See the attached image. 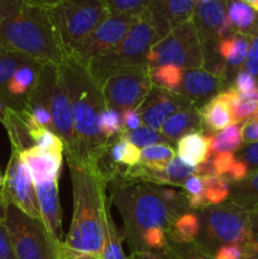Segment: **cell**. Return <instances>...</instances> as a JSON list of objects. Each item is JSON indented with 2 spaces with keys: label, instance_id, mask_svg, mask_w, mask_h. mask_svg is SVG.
<instances>
[{
  "label": "cell",
  "instance_id": "obj_23",
  "mask_svg": "<svg viewBox=\"0 0 258 259\" xmlns=\"http://www.w3.org/2000/svg\"><path fill=\"white\" fill-rule=\"evenodd\" d=\"M227 20L233 33L250 35L258 29V12L242 0H225Z\"/></svg>",
  "mask_w": 258,
  "mask_h": 259
},
{
  "label": "cell",
  "instance_id": "obj_3",
  "mask_svg": "<svg viewBox=\"0 0 258 259\" xmlns=\"http://www.w3.org/2000/svg\"><path fill=\"white\" fill-rule=\"evenodd\" d=\"M0 50L22 53L42 65L65 58L48 13L20 0H0Z\"/></svg>",
  "mask_w": 258,
  "mask_h": 259
},
{
  "label": "cell",
  "instance_id": "obj_43",
  "mask_svg": "<svg viewBox=\"0 0 258 259\" xmlns=\"http://www.w3.org/2000/svg\"><path fill=\"white\" fill-rule=\"evenodd\" d=\"M52 240H53V247H55L56 258L57 259H96L98 258V255L72 249V248L67 247L62 240H56L53 239V238Z\"/></svg>",
  "mask_w": 258,
  "mask_h": 259
},
{
  "label": "cell",
  "instance_id": "obj_56",
  "mask_svg": "<svg viewBox=\"0 0 258 259\" xmlns=\"http://www.w3.org/2000/svg\"><path fill=\"white\" fill-rule=\"evenodd\" d=\"M249 259H258V249H257V252H255L254 254H253L252 257H250Z\"/></svg>",
  "mask_w": 258,
  "mask_h": 259
},
{
  "label": "cell",
  "instance_id": "obj_12",
  "mask_svg": "<svg viewBox=\"0 0 258 259\" xmlns=\"http://www.w3.org/2000/svg\"><path fill=\"white\" fill-rule=\"evenodd\" d=\"M138 20L139 18L129 15L109 14L68 56L86 65L111 52Z\"/></svg>",
  "mask_w": 258,
  "mask_h": 259
},
{
  "label": "cell",
  "instance_id": "obj_10",
  "mask_svg": "<svg viewBox=\"0 0 258 259\" xmlns=\"http://www.w3.org/2000/svg\"><path fill=\"white\" fill-rule=\"evenodd\" d=\"M4 223L17 259H47L51 238L42 220L28 217L14 205H7Z\"/></svg>",
  "mask_w": 258,
  "mask_h": 259
},
{
  "label": "cell",
  "instance_id": "obj_57",
  "mask_svg": "<svg viewBox=\"0 0 258 259\" xmlns=\"http://www.w3.org/2000/svg\"><path fill=\"white\" fill-rule=\"evenodd\" d=\"M96 259H101V258H100V257H98V258H96Z\"/></svg>",
  "mask_w": 258,
  "mask_h": 259
},
{
  "label": "cell",
  "instance_id": "obj_37",
  "mask_svg": "<svg viewBox=\"0 0 258 259\" xmlns=\"http://www.w3.org/2000/svg\"><path fill=\"white\" fill-rule=\"evenodd\" d=\"M109 14L141 18L151 0H101Z\"/></svg>",
  "mask_w": 258,
  "mask_h": 259
},
{
  "label": "cell",
  "instance_id": "obj_18",
  "mask_svg": "<svg viewBox=\"0 0 258 259\" xmlns=\"http://www.w3.org/2000/svg\"><path fill=\"white\" fill-rule=\"evenodd\" d=\"M20 158L27 166L34 185L48 184L60 177L62 154L30 147L20 152Z\"/></svg>",
  "mask_w": 258,
  "mask_h": 259
},
{
  "label": "cell",
  "instance_id": "obj_53",
  "mask_svg": "<svg viewBox=\"0 0 258 259\" xmlns=\"http://www.w3.org/2000/svg\"><path fill=\"white\" fill-rule=\"evenodd\" d=\"M51 238V237H50ZM47 259H57L56 258V253H55V247H53V240L51 238V248H50V253H48Z\"/></svg>",
  "mask_w": 258,
  "mask_h": 259
},
{
  "label": "cell",
  "instance_id": "obj_45",
  "mask_svg": "<svg viewBox=\"0 0 258 259\" xmlns=\"http://www.w3.org/2000/svg\"><path fill=\"white\" fill-rule=\"evenodd\" d=\"M210 157H211L212 159V166H214L217 176H225V175L229 172L230 167H232V164L234 163L235 161V154L227 153V152H224V153L212 154V156Z\"/></svg>",
  "mask_w": 258,
  "mask_h": 259
},
{
  "label": "cell",
  "instance_id": "obj_14",
  "mask_svg": "<svg viewBox=\"0 0 258 259\" xmlns=\"http://www.w3.org/2000/svg\"><path fill=\"white\" fill-rule=\"evenodd\" d=\"M196 0H151L141 15L156 30L159 39L191 20Z\"/></svg>",
  "mask_w": 258,
  "mask_h": 259
},
{
  "label": "cell",
  "instance_id": "obj_42",
  "mask_svg": "<svg viewBox=\"0 0 258 259\" xmlns=\"http://www.w3.org/2000/svg\"><path fill=\"white\" fill-rule=\"evenodd\" d=\"M235 158L242 161L247 166L249 174L258 171V142L240 147V151L238 152Z\"/></svg>",
  "mask_w": 258,
  "mask_h": 259
},
{
  "label": "cell",
  "instance_id": "obj_4",
  "mask_svg": "<svg viewBox=\"0 0 258 259\" xmlns=\"http://www.w3.org/2000/svg\"><path fill=\"white\" fill-rule=\"evenodd\" d=\"M111 202L123 218V235L132 253L143 252V235L152 229H169L182 215L161 196L158 185L132 180L113 182Z\"/></svg>",
  "mask_w": 258,
  "mask_h": 259
},
{
  "label": "cell",
  "instance_id": "obj_31",
  "mask_svg": "<svg viewBox=\"0 0 258 259\" xmlns=\"http://www.w3.org/2000/svg\"><path fill=\"white\" fill-rule=\"evenodd\" d=\"M174 157H176V151L169 143L152 144L141 149V164L152 171H163Z\"/></svg>",
  "mask_w": 258,
  "mask_h": 259
},
{
  "label": "cell",
  "instance_id": "obj_8",
  "mask_svg": "<svg viewBox=\"0 0 258 259\" xmlns=\"http://www.w3.org/2000/svg\"><path fill=\"white\" fill-rule=\"evenodd\" d=\"M27 101L39 103L47 108L52 119L53 133L57 134L65 144L66 157L71 156L75 148L72 114L70 101L61 82L57 63L42 66L34 88L25 99Z\"/></svg>",
  "mask_w": 258,
  "mask_h": 259
},
{
  "label": "cell",
  "instance_id": "obj_48",
  "mask_svg": "<svg viewBox=\"0 0 258 259\" xmlns=\"http://www.w3.org/2000/svg\"><path fill=\"white\" fill-rule=\"evenodd\" d=\"M121 120H123V131L126 132L136 131L139 126L143 125L141 114H139V111L137 109L121 111Z\"/></svg>",
  "mask_w": 258,
  "mask_h": 259
},
{
  "label": "cell",
  "instance_id": "obj_32",
  "mask_svg": "<svg viewBox=\"0 0 258 259\" xmlns=\"http://www.w3.org/2000/svg\"><path fill=\"white\" fill-rule=\"evenodd\" d=\"M207 206L224 204L230 197V182L224 176L202 177Z\"/></svg>",
  "mask_w": 258,
  "mask_h": 259
},
{
  "label": "cell",
  "instance_id": "obj_11",
  "mask_svg": "<svg viewBox=\"0 0 258 259\" xmlns=\"http://www.w3.org/2000/svg\"><path fill=\"white\" fill-rule=\"evenodd\" d=\"M0 199L5 205H14L33 219H40L35 186L27 166L20 158V152L12 148L4 175Z\"/></svg>",
  "mask_w": 258,
  "mask_h": 259
},
{
  "label": "cell",
  "instance_id": "obj_35",
  "mask_svg": "<svg viewBox=\"0 0 258 259\" xmlns=\"http://www.w3.org/2000/svg\"><path fill=\"white\" fill-rule=\"evenodd\" d=\"M161 252L167 259H214L195 242L179 244L168 240L166 248Z\"/></svg>",
  "mask_w": 258,
  "mask_h": 259
},
{
  "label": "cell",
  "instance_id": "obj_34",
  "mask_svg": "<svg viewBox=\"0 0 258 259\" xmlns=\"http://www.w3.org/2000/svg\"><path fill=\"white\" fill-rule=\"evenodd\" d=\"M119 137L141 149L144 148V147L152 146V144L168 143V141L162 136L161 132L154 131V129L149 128V126L144 125V124L139 126L138 129H136V131H123L119 134Z\"/></svg>",
  "mask_w": 258,
  "mask_h": 259
},
{
  "label": "cell",
  "instance_id": "obj_1",
  "mask_svg": "<svg viewBox=\"0 0 258 259\" xmlns=\"http://www.w3.org/2000/svg\"><path fill=\"white\" fill-rule=\"evenodd\" d=\"M61 82L72 114L75 148L67 162L99 172V162L106 154L110 139L100 132L99 120L106 108L103 91L88 68L76 58L66 56L57 63Z\"/></svg>",
  "mask_w": 258,
  "mask_h": 259
},
{
  "label": "cell",
  "instance_id": "obj_44",
  "mask_svg": "<svg viewBox=\"0 0 258 259\" xmlns=\"http://www.w3.org/2000/svg\"><path fill=\"white\" fill-rule=\"evenodd\" d=\"M233 88L238 91L239 94H247L250 91H254L258 89V83L255 78L250 75L249 72L243 68L239 72L235 75L234 80H233Z\"/></svg>",
  "mask_w": 258,
  "mask_h": 259
},
{
  "label": "cell",
  "instance_id": "obj_17",
  "mask_svg": "<svg viewBox=\"0 0 258 259\" xmlns=\"http://www.w3.org/2000/svg\"><path fill=\"white\" fill-rule=\"evenodd\" d=\"M39 205L40 219L48 235L61 240L62 235V207L58 192V180L43 185H34Z\"/></svg>",
  "mask_w": 258,
  "mask_h": 259
},
{
  "label": "cell",
  "instance_id": "obj_49",
  "mask_svg": "<svg viewBox=\"0 0 258 259\" xmlns=\"http://www.w3.org/2000/svg\"><path fill=\"white\" fill-rule=\"evenodd\" d=\"M214 259H244V253L240 245L228 244L223 245L214 254Z\"/></svg>",
  "mask_w": 258,
  "mask_h": 259
},
{
  "label": "cell",
  "instance_id": "obj_38",
  "mask_svg": "<svg viewBox=\"0 0 258 259\" xmlns=\"http://www.w3.org/2000/svg\"><path fill=\"white\" fill-rule=\"evenodd\" d=\"M29 134L33 141V146L37 148L57 154L65 153V144L61 141L60 137L53 132L46 128H39L37 131L30 132Z\"/></svg>",
  "mask_w": 258,
  "mask_h": 259
},
{
  "label": "cell",
  "instance_id": "obj_47",
  "mask_svg": "<svg viewBox=\"0 0 258 259\" xmlns=\"http://www.w3.org/2000/svg\"><path fill=\"white\" fill-rule=\"evenodd\" d=\"M243 143H257L258 142V110L253 116L242 124Z\"/></svg>",
  "mask_w": 258,
  "mask_h": 259
},
{
  "label": "cell",
  "instance_id": "obj_15",
  "mask_svg": "<svg viewBox=\"0 0 258 259\" xmlns=\"http://www.w3.org/2000/svg\"><path fill=\"white\" fill-rule=\"evenodd\" d=\"M189 106L194 105L185 98H182L181 95L153 85L151 93L147 95V98L144 99L143 103L138 106L137 110L141 114L144 125L149 126L154 131H161L164 120L169 115L182 110V109L189 108Z\"/></svg>",
  "mask_w": 258,
  "mask_h": 259
},
{
  "label": "cell",
  "instance_id": "obj_21",
  "mask_svg": "<svg viewBox=\"0 0 258 259\" xmlns=\"http://www.w3.org/2000/svg\"><path fill=\"white\" fill-rule=\"evenodd\" d=\"M199 111L204 125V134L209 137L235 124L227 89L205 104Z\"/></svg>",
  "mask_w": 258,
  "mask_h": 259
},
{
  "label": "cell",
  "instance_id": "obj_36",
  "mask_svg": "<svg viewBox=\"0 0 258 259\" xmlns=\"http://www.w3.org/2000/svg\"><path fill=\"white\" fill-rule=\"evenodd\" d=\"M163 174L166 177L167 186L184 187L186 180L195 175V167L189 166L176 156L167 163L166 168L163 169Z\"/></svg>",
  "mask_w": 258,
  "mask_h": 259
},
{
  "label": "cell",
  "instance_id": "obj_20",
  "mask_svg": "<svg viewBox=\"0 0 258 259\" xmlns=\"http://www.w3.org/2000/svg\"><path fill=\"white\" fill-rule=\"evenodd\" d=\"M248 50H249V35L233 33L219 40L217 53L227 68L228 82L234 80L235 75L244 68Z\"/></svg>",
  "mask_w": 258,
  "mask_h": 259
},
{
  "label": "cell",
  "instance_id": "obj_55",
  "mask_svg": "<svg viewBox=\"0 0 258 259\" xmlns=\"http://www.w3.org/2000/svg\"><path fill=\"white\" fill-rule=\"evenodd\" d=\"M3 182H4V176H2V175H0V191H2Z\"/></svg>",
  "mask_w": 258,
  "mask_h": 259
},
{
  "label": "cell",
  "instance_id": "obj_27",
  "mask_svg": "<svg viewBox=\"0 0 258 259\" xmlns=\"http://www.w3.org/2000/svg\"><path fill=\"white\" fill-rule=\"evenodd\" d=\"M200 230L199 218L196 212H184L180 215L171 224L167 230V238L169 242L185 244V243H194L196 240Z\"/></svg>",
  "mask_w": 258,
  "mask_h": 259
},
{
  "label": "cell",
  "instance_id": "obj_7",
  "mask_svg": "<svg viewBox=\"0 0 258 259\" xmlns=\"http://www.w3.org/2000/svg\"><path fill=\"white\" fill-rule=\"evenodd\" d=\"M47 13L65 57L109 15L101 0H63Z\"/></svg>",
  "mask_w": 258,
  "mask_h": 259
},
{
  "label": "cell",
  "instance_id": "obj_33",
  "mask_svg": "<svg viewBox=\"0 0 258 259\" xmlns=\"http://www.w3.org/2000/svg\"><path fill=\"white\" fill-rule=\"evenodd\" d=\"M182 75H184V71L172 65L161 66V67L149 71L152 83L157 88L171 91V93H176L177 89L180 88Z\"/></svg>",
  "mask_w": 258,
  "mask_h": 259
},
{
  "label": "cell",
  "instance_id": "obj_50",
  "mask_svg": "<svg viewBox=\"0 0 258 259\" xmlns=\"http://www.w3.org/2000/svg\"><path fill=\"white\" fill-rule=\"evenodd\" d=\"M23 4L28 5L30 8H35V9H42L48 12L52 8L57 7L60 3H62L63 0H20Z\"/></svg>",
  "mask_w": 258,
  "mask_h": 259
},
{
  "label": "cell",
  "instance_id": "obj_30",
  "mask_svg": "<svg viewBox=\"0 0 258 259\" xmlns=\"http://www.w3.org/2000/svg\"><path fill=\"white\" fill-rule=\"evenodd\" d=\"M34 61L27 57L25 55L18 52H10V51L0 50V99L8 106V95L7 85L15 71L22 65Z\"/></svg>",
  "mask_w": 258,
  "mask_h": 259
},
{
  "label": "cell",
  "instance_id": "obj_46",
  "mask_svg": "<svg viewBox=\"0 0 258 259\" xmlns=\"http://www.w3.org/2000/svg\"><path fill=\"white\" fill-rule=\"evenodd\" d=\"M0 259H17L4 220L0 222Z\"/></svg>",
  "mask_w": 258,
  "mask_h": 259
},
{
  "label": "cell",
  "instance_id": "obj_51",
  "mask_svg": "<svg viewBox=\"0 0 258 259\" xmlns=\"http://www.w3.org/2000/svg\"><path fill=\"white\" fill-rule=\"evenodd\" d=\"M249 225H250V235H252V239L258 244V210L250 211Z\"/></svg>",
  "mask_w": 258,
  "mask_h": 259
},
{
  "label": "cell",
  "instance_id": "obj_9",
  "mask_svg": "<svg viewBox=\"0 0 258 259\" xmlns=\"http://www.w3.org/2000/svg\"><path fill=\"white\" fill-rule=\"evenodd\" d=\"M147 63L149 71L166 65L176 66L182 71L202 68L201 43L191 20L175 28L154 43L147 53Z\"/></svg>",
  "mask_w": 258,
  "mask_h": 259
},
{
  "label": "cell",
  "instance_id": "obj_6",
  "mask_svg": "<svg viewBox=\"0 0 258 259\" xmlns=\"http://www.w3.org/2000/svg\"><path fill=\"white\" fill-rule=\"evenodd\" d=\"M159 40L148 22L139 18L125 37L111 52L86 63L89 73L99 86L120 73H149L147 53Z\"/></svg>",
  "mask_w": 258,
  "mask_h": 259
},
{
  "label": "cell",
  "instance_id": "obj_22",
  "mask_svg": "<svg viewBox=\"0 0 258 259\" xmlns=\"http://www.w3.org/2000/svg\"><path fill=\"white\" fill-rule=\"evenodd\" d=\"M159 132L167 141L172 143H177L180 138L192 132L204 133V125H202L199 109L195 106H189V108L176 111L164 120Z\"/></svg>",
  "mask_w": 258,
  "mask_h": 259
},
{
  "label": "cell",
  "instance_id": "obj_25",
  "mask_svg": "<svg viewBox=\"0 0 258 259\" xmlns=\"http://www.w3.org/2000/svg\"><path fill=\"white\" fill-rule=\"evenodd\" d=\"M229 201L249 212L258 210V171L249 174L242 181L230 184Z\"/></svg>",
  "mask_w": 258,
  "mask_h": 259
},
{
  "label": "cell",
  "instance_id": "obj_2",
  "mask_svg": "<svg viewBox=\"0 0 258 259\" xmlns=\"http://www.w3.org/2000/svg\"><path fill=\"white\" fill-rule=\"evenodd\" d=\"M71 175L73 214L65 244L100 257L104 248L108 181L100 172L67 162Z\"/></svg>",
  "mask_w": 258,
  "mask_h": 259
},
{
  "label": "cell",
  "instance_id": "obj_13",
  "mask_svg": "<svg viewBox=\"0 0 258 259\" xmlns=\"http://www.w3.org/2000/svg\"><path fill=\"white\" fill-rule=\"evenodd\" d=\"M153 89L149 73H120L101 85L106 108L118 111L138 109Z\"/></svg>",
  "mask_w": 258,
  "mask_h": 259
},
{
  "label": "cell",
  "instance_id": "obj_29",
  "mask_svg": "<svg viewBox=\"0 0 258 259\" xmlns=\"http://www.w3.org/2000/svg\"><path fill=\"white\" fill-rule=\"evenodd\" d=\"M123 233L119 230L111 217L110 207L106 206L105 214V233H104V248L101 252V259H129L123 250Z\"/></svg>",
  "mask_w": 258,
  "mask_h": 259
},
{
  "label": "cell",
  "instance_id": "obj_5",
  "mask_svg": "<svg viewBox=\"0 0 258 259\" xmlns=\"http://www.w3.org/2000/svg\"><path fill=\"white\" fill-rule=\"evenodd\" d=\"M249 214L232 201L197 210L200 230L195 243L211 257L223 245L238 244L242 247L244 259H249L258 249L250 235Z\"/></svg>",
  "mask_w": 258,
  "mask_h": 259
},
{
  "label": "cell",
  "instance_id": "obj_16",
  "mask_svg": "<svg viewBox=\"0 0 258 259\" xmlns=\"http://www.w3.org/2000/svg\"><path fill=\"white\" fill-rule=\"evenodd\" d=\"M228 88L230 86L223 78L207 72L204 68H192L184 71L176 94L186 99L200 110L205 104Z\"/></svg>",
  "mask_w": 258,
  "mask_h": 259
},
{
  "label": "cell",
  "instance_id": "obj_52",
  "mask_svg": "<svg viewBox=\"0 0 258 259\" xmlns=\"http://www.w3.org/2000/svg\"><path fill=\"white\" fill-rule=\"evenodd\" d=\"M5 212H7V205L0 199V222L5 219Z\"/></svg>",
  "mask_w": 258,
  "mask_h": 259
},
{
  "label": "cell",
  "instance_id": "obj_40",
  "mask_svg": "<svg viewBox=\"0 0 258 259\" xmlns=\"http://www.w3.org/2000/svg\"><path fill=\"white\" fill-rule=\"evenodd\" d=\"M100 132L106 139H113L119 137L123 132V120H121V113L115 109L105 108L101 113L100 120H99Z\"/></svg>",
  "mask_w": 258,
  "mask_h": 259
},
{
  "label": "cell",
  "instance_id": "obj_19",
  "mask_svg": "<svg viewBox=\"0 0 258 259\" xmlns=\"http://www.w3.org/2000/svg\"><path fill=\"white\" fill-rule=\"evenodd\" d=\"M42 66L37 61H30L15 71L7 85L8 108L17 111L25 108V99L34 88Z\"/></svg>",
  "mask_w": 258,
  "mask_h": 259
},
{
  "label": "cell",
  "instance_id": "obj_54",
  "mask_svg": "<svg viewBox=\"0 0 258 259\" xmlns=\"http://www.w3.org/2000/svg\"><path fill=\"white\" fill-rule=\"evenodd\" d=\"M242 2H244L245 4H248L249 7H252L253 9L258 12V0H242Z\"/></svg>",
  "mask_w": 258,
  "mask_h": 259
},
{
  "label": "cell",
  "instance_id": "obj_41",
  "mask_svg": "<svg viewBox=\"0 0 258 259\" xmlns=\"http://www.w3.org/2000/svg\"><path fill=\"white\" fill-rule=\"evenodd\" d=\"M244 70L249 72L258 83V29L249 35V50L244 63Z\"/></svg>",
  "mask_w": 258,
  "mask_h": 259
},
{
  "label": "cell",
  "instance_id": "obj_26",
  "mask_svg": "<svg viewBox=\"0 0 258 259\" xmlns=\"http://www.w3.org/2000/svg\"><path fill=\"white\" fill-rule=\"evenodd\" d=\"M104 157L109 158L108 162L115 164L116 167L128 168L141 163V149L125 139L115 137L113 141L110 139L108 152Z\"/></svg>",
  "mask_w": 258,
  "mask_h": 259
},
{
  "label": "cell",
  "instance_id": "obj_39",
  "mask_svg": "<svg viewBox=\"0 0 258 259\" xmlns=\"http://www.w3.org/2000/svg\"><path fill=\"white\" fill-rule=\"evenodd\" d=\"M185 195L189 201L190 209L192 210H200L202 207H206V200H205L204 194V180L202 177L197 176V175H192L185 182L184 187Z\"/></svg>",
  "mask_w": 258,
  "mask_h": 259
},
{
  "label": "cell",
  "instance_id": "obj_24",
  "mask_svg": "<svg viewBox=\"0 0 258 259\" xmlns=\"http://www.w3.org/2000/svg\"><path fill=\"white\" fill-rule=\"evenodd\" d=\"M210 137L202 132H192L176 143V156L191 167H196L209 156Z\"/></svg>",
  "mask_w": 258,
  "mask_h": 259
},
{
  "label": "cell",
  "instance_id": "obj_28",
  "mask_svg": "<svg viewBox=\"0 0 258 259\" xmlns=\"http://www.w3.org/2000/svg\"><path fill=\"white\" fill-rule=\"evenodd\" d=\"M243 146L242 124H233L210 136L209 156L217 153H234Z\"/></svg>",
  "mask_w": 258,
  "mask_h": 259
}]
</instances>
